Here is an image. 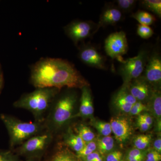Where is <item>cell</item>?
<instances>
[{
  "label": "cell",
  "mask_w": 161,
  "mask_h": 161,
  "mask_svg": "<svg viewBox=\"0 0 161 161\" xmlns=\"http://www.w3.org/2000/svg\"><path fill=\"white\" fill-rule=\"evenodd\" d=\"M98 30L97 24L88 21H75L65 29L66 34L76 44L91 36Z\"/></svg>",
  "instance_id": "52a82bcc"
},
{
  "label": "cell",
  "mask_w": 161,
  "mask_h": 161,
  "mask_svg": "<svg viewBox=\"0 0 161 161\" xmlns=\"http://www.w3.org/2000/svg\"><path fill=\"white\" fill-rule=\"evenodd\" d=\"M137 101L129 92L126 86L123 85L113 98V103L117 109L129 113L133 105Z\"/></svg>",
  "instance_id": "4fadbf2b"
},
{
  "label": "cell",
  "mask_w": 161,
  "mask_h": 161,
  "mask_svg": "<svg viewBox=\"0 0 161 161\" xmlns=\"http://www.w3.org/2000/svg\"><path fill=\"white\" fill-rule=\"evenodd\" d=\"M31 80L37 88L64 87L82 88L88 86V82L67 60L55 58L42 59L32 69Z\"/></svg>",
  "instance_id": "6da1fadb"
},
{
  "label": "cell",
  "mask_w": 161,
  "mask_h": 161,
  "mask_svg": "<svg viewBox=\"0 0 161 161\" xmlns=\"http://www.w3.org/2000/svg\"><path fill=\"white\" fill-rule=\"evenodd\" d=\"M149 102V109L152 110L153 114L157 119L158 123H161V95L159 90H154Z\"/></svg>",
  "instance_id": "2e32d148"
},
{
  "label": "cell",
  "mask_w": 161,
  "mask_h": 161,
  "mask_svg": "<svg viewBox=\"0 0 161 161\" xmlns=\"http://www.w3.org/2000/svg\"><path fill=\"white\" fill-rule=\"evenodd\" d=\"M97 149V144L95 141H91L89 142L86 143L84 147L80 152L77 153V156L81 158L89 155L92 153L95 152Z\"/></svg>",
  "instance_id": "cb8c5ba5"
},
{
  "label": "cell",
  "mask_w": 161,
  "mask_h": 161,
  "mask_svg": "<svg viewBox=\"0 0 161 161\" xmlns=\"http://www.w3.org/2000/svg\"><path fill=\"white\" fill-rule=\"evenodd\" d=\"M148 109V107L143 103L139 101H136V103L132 106L130 110V114L131 115H138L141 112Z\"/></svg>",
  "instance_id": "83f0119b"
},
{
  "label": "cell",
  "mask_w": 161,
  "mask_h": 161,
  "mask_svg": "<svg viewBox=\"0 0 161 161\" xmlns=\"http://www.w3.org/2000/svg\"><path fill=\"white\" fill-rule=\"evenodd\" d=\"M141 3L144 8L152 12L159 18L161 17L160 0H144Z\"/></svg>",
  "instance_id": "44dd1931"
},
{
  "label": "cell",
  "mask_w": 161,
  "mask_h": 161,
  "mask_svg": "<svg viewBox=\"0 0 161 161\" xmlns=\"http://www.w3.org/2000/svg\"><path fill=\"white\" fill-rule=\"evenodd\" d=\"M80 159L83 161H103L101 155L96 151Z\"/></svg>",
  "instance_id": "1f68e13d"
},
{
  "label": "cell",
  "mask_w": 161,
  "mask_h": 161,
  "mask_svg": "<svg viewBox=\"0 0 161 161\" xmlns=\"http://www.w3.org/2000/svg\"><path fill=\"white\" fill-rule=\"evenodd\" d=\"M58 91L55 88H38L15 102L14 106L29 110L36 118H39L46 112Z\"/></svg>",
  "instance_id": "7a4b0ae2"
},
{
  "label": "cell",
  "mask_w": 161,
  "mask_h": 161,
  "mask_svg": "<svg viewBox=\"0 0 161 161\" xmlns=\"http://www.w3.org/2000/svg\"><path fill=\"white\" fill-rule=\"evenodd\" d=\"M123 154L119 151H115L108 153L106 161H120L122 158Z\"/></svg>",
  "instance_id": "4dcf8cb0"
},
{
  "label": "cell",
  "mask_w": 161,
  "mask_h": 161,
  "mask_svg": "<svg viewBox=\"0 0 161 161\" xmlns=\"http://www.w3.org/2000/svg\"><path fill=\"white\" fill-rule=\"evenodd\" d=\"M151 136L150 135H140L137 136L134 140V146L135 148L138 150H145L151 142Z\"/></svg>",
  "instance_id": "603a6c76"
},
{
  "label": "cell",
  "mask_w": 161,
  "mask_h": 161,
  "mask_svg": "<svg viewBox=\"0 0 161 161\" xmlns=\"http://www.w3.org/2000/svg\"><path fill=\"white\" fill-rule=\"evenodd\" d=\"M92 125L97 130L101 135L103 136H108L112 133V128L110 123L102 121H94Z\"/></svg>",
  "instance_id": "7402d4cb"
},
{
  "label": "cell",
  "mask_w": 161,
  "mask_h": 161,
  "mask_svg": "<svg viewBox=\"0 0 161 161\" xmlns=\"http://www.w3.org/2000/svg\"><path fill=\"white\" fill-rule=\"evenodd\" d=\"M145 153L142 151L138 150V149H132L130 150L128 153V157L131 158H134L138 159L143 160L145 157Z\"/></svg>",
  "instance_id": "f546056e"
},
{
  "label": "cell",
  "mask_w": 161,
  "mask_h": 161,
  "mask_svg": "<svg viewBox=\"0 0 161 161\" xmlns=\"http://www.w3.org/2000/svg\"><path fill=\"white\" fill-rule=\"evenodd\" d=\"M110 125L115 139L120 143L128 140L132 134V127L130 121L123 117H112Z\"/></svg>",
  "instance_id": "7c38bea8"
},
{
  "label": "cell",
  "mask_w": 161,
  "mask_h": 161,
  "mask_svg": "<svg viewBox=\"0 0 161 161\" xmlns=\"http://www.w3.org/2000/svg\"><path fill=\"white\" fill-rule=\"evenodd\" d=\"M79 58L83 63L90 67L106 69L105 58L94 47L86 46L80 50Z\"/></svg>",
  "instance_id": "8fae6325"
},
{
  "label": "cell",
  "mask_w": 161,
  "mask_h": 161,
  "mask_svg": "<svg viewBox=\"0 0 161 161\" xmlns=\"http://www.w3.org/2000/svg\"><path fill=\"white\" fill-rule=\"evenodd\" d=\"M76 132L85 143L94 141L95 138L94 132L90 128L85 125H79L76 128Z\"/></svg>",
  "instance_id": "ffe728a7"
},
{
  "label": "cell",
  "mask_w": 161,
  "mask_h": 161,
  "mask_svg": "<svg viewBox=\"0 0 161 161\" xmlns=\"http://www.w3.org/2000/svg\"><path fill=\"white\" fill-rule=\"evenodd\" d=\"M127 159L128 161H142V160L138 159H136L134 158H131L127 157Z\"/></svg>",
  "instance_id": "74e56055"
},
{
  "label": "cell",
  "mask_w": 161,
  "mask_h": 161,
  "mask_svg": "<svg viewBox=\"0 0 161 161\" xmlns=\"http://www.w3.org/2000/svg\"><path fill=\"white\" fill-rule=\"evenodd\" d=\"M143 77L151 86L160 85L161 81V58L158 53H154L149 56Z\"/></svg>",
  "instance_id": "ba28073f"
},
{
  "label": "cell",
  "mask_w": 161,
  "mask_h": 161,
  "mask_svg": "<svg viewBox=\"0 0 161 161\" xmlns=\"http://www.w3.org/2000/svg\"><path fill=\"white\" fill-rule=\"evenodd\" d=\"M104 48L109 57L121 62L123 60L122 57L127 53L129 48L125 33L120 31L111 34L106 39Z\"/></svg>",
  "instance_id": "8992f818"
},
{
  "label": "cell",
  "mask_w": 161,
  "mask_h": 161,
  "mask_svg": "<svg viewBox=\"0 0 161 161\" xmlns=\"http://www.w3.org/2000/svg\"><path fill=\"white\" fill-rule=\"evenodd\" d=\"M132 18L140 23L141 25L150 26L155 23L156 18L153 15L148 12L140 10L132 15Z\"/></svg>",
  "instance_id": "d6986e66"
},
{
  "label": "cell",
  "mask_w": 161,
  "mask_h": 161,
  "mask_svg": "<svg viewBox=\"0 0 161 161\" xmlns=\"http://www.w3.org/2000/svg\"><path fill=\"white\" fill-rule=\"evenodd\" d=\"M149 56L148 52L142 50L133 58L123 60L119 71L124 81V85L140 77L143 73Z\"/></svg>",
  "instance_id": "277c9868"
},
{
  "label": "cell",
  "mask_w": 161,
  "mask_h": 161,
  "mask_svg": "<svg viewBox=\"0 0 161 161\" xmlns=\"http://www.w3.org/2000/svg\"><path fill=\"white\" fill-rule=\"evenodd\" d=\"M50 161H78L70 153L66 151L58 152L52 158Z\"/></svg>",
  "instance_id": "484cf974"
},
{
  "label": "cell",
  "mask_w": 161,
  "mask_h": 161,
  "mask_svg": "<svg viewBox=\"0 0 161 161\" xmlns=\"http://www.w3.org/2000/svg\"><path fill=\"white\" fill-rule=\"evenodd\" d=\"M69 131L65 138V142L72 150L78 153L82 150L86 143L77 134H75L71 131Z\"/></svg>",
  "instance_id": "e0dca14e"
},
{
  "label": "cell",
  "mask_w": 161,
  "mask_h": 161,
  "mask_svg": "<svg viewBox=\"0 0 161 161\" xmlns=\"http://www.w3.org/2000/svg\"><path fill=\"white\" fill-rule=\"evenodd\" d=\"M3 84V78L2 77V75L0 74V91H1V88H2V86Z\"/></svg>",
  "instance_id": "f35d334b"
},
{
  "label": "cell",
  "mask_w": 161,
  "mask_h": 161,
  "mask_svg": "<svg viewBox=\"0 0 161 161\" xmlns=\"http://www.w3.org/2000/svg\"><path fill=\"white\" fill-rule=\"evenodd\" d=\"M96 144L98 152L101 155L108 154L114 148V139L110 136H103L97 141Z\"/></svg>",
  "instance_id": "ac0fdd59"
},
{
  "label": "cell",
  "mask_w": 161,
  "mask_h": 161,
  "mask_svg": "<svg viewBox=\"0 0 161 161\" xmlns=\"http://www.w3.org/2000/svg\"><path fill=\"white\" fill-rule=\"evenodd\" d=\"M76 100V96L73 94L65 95L59 99L52 117V122L55 127L60 128L72 118Z\"/></svg>",
  "instance_id": "5b68a950"
},
{
  "label": "cell",
  "mask_w": 161,
  "mask_h": 161,
  "mask_svg": "<svg viewBox=\"0 0 161 161\" xmlns=\"http://www.w3.org/2000/svg\"><path fill=\"white\" fill-rule=\"evenodd\" d=\"M154 150L160 153L161 152V139L160 137L156 140L153 143Z\"/></svg>",
  "instance_id": "d590c367"
},
{
  "label": "cell",
  "mask_w": 161,
  "mask_h": 161,
  "mask_svg": "<svg viewBox=\"0 0 161 161\" xmlns=\"http://www.w3.org/2000/svg\"><path fill=\"white\" fill-rule=\"evenodd\" d=\"M161 159V153L155 150L148 153L146 156V161H160Z\"/></svg>",
  "instance_id": "d6a6232c"
},
{
  "label": "cell",
  "mask_w": 161,
  "mask_h": 161,
  "mask_svg": "<svg viewBox=\"0 0 161 161\" xmlns=\"http://www.w3.org/2000/svg\"><path fill=\"white\" fill-rule=\"evenodd\" d=\"M137 34L141 38L148 39L153 34V30L150 26L139 24L137 29Z\"/></svg>",
  "instance_id": "4316f807"
},
{
  "label": "cell",
  "mask_w": 161,
  "mask_h": 161,
  "mask_svg": "<svg viewBox=\"0 0 161 161\" xmlns=\"http://www.w3.org/2000/svg\"><path fill=\"white\" fill-rule=\"evenodd\" d=\"M0 161H20L17 156L10 151L0 153Z\"/></svg>",
  "instance_id": "f1b7e54d"
},
{
  "label": "cell",
  "mask_w": 161,
  "mask_h": 161,
  "mask_svg": "<svg viewBox=\"0 0 161 161\" xmlns=\"http://www.w3.org/2000/svg\"><path fill=\"white\" fill-rule=\"evenodd\" d=\"M122 18V12L115 6H107L101 14L98 26V30L102 26L114 25Z\"/></svg>",
  "instance_id": "5bb4252c"
},
{
  "label": "cell",
  "mask_w": 161,
  "mask_h": 161,
  "mask_svg": "<svg viewBox=\"0 0 161 161\" xmlns=\"http://www.w3.org/2000/svg\"><path fill=\"white\" fill-rule=\"evenodd\" d=\"M138 118H140L143 121H144L145 123H146L147 125L151 127L153 123V119L152 116L150 114L148 113H145V114H142L139 115Z\"/></svg>",
  "instance_id": "836d02e7"
},
{
  "label": "cell",
  "mask_w": 161,
  "mask_h": 161,
  "mask_svg": "<svg viewBox=\"0 0 161 161\" xmlns=\"http://www.w3.org/2000/svg\"><path fill=\"white\" fill-rule=\"evenodd\" d=\"M37 157L29 158L27 160L25 161H37Z\"/></svg>",
  "instance_id": "8d00e7d4"
},
{
  "label": "cell",
  "mask_w": 161,
  "mask_h": 161,
  "mask_svg": "<svg viewBox=\"0 0 161 161\" xmlns=\"http://www.w3.org/2000/svg\"><path fill=\"white\" fill-rule=\"evenodd\" d=\"M49 140V136L47 134L33 136L23 143L19 149V153L22 155H31V158L37 157L36 154L44 150Z\"/></svg>",
  "instance_id": "30bf717a"
},
{
  "label": "cell",
  "mask_w": 161,
  "mask_h": 161,
  "mask_svg": "<svg viewBox=\"0 0 161 161\" xmlns=\"http://www.w3.org/2000/svg\"><path fill=\"white\" fill-rule=\"evenodd\" d=\"M126 86L131 95L137 101L149 100L154 89L143 76L130 81Z\"/></svg>",
  "instance_id": "9c48e42d"
},
{
  "label": "cell",
  "mask_w": 161,
  "mask_h": 161,
  "mask_svg": "<svg viewBox=\"0 0 161 161\" xmlns=\"http://www.w3.org/2000/svg\"><path fill=\"white\" fill-rule=\"evenodd\" d=\"M80 104L79 112L72 118L77 117H88L93 115L94 112V106L91 90L88 86L81 88Z\"/></svg>",
  "instance_id": "9a60e30c"
},
{
  "label": "cell",
  "mask_w": 161,
  "mask_h": 161,
  "mask_svg": "<svg viewBox=\"0 0 161 161\" xmlns=\"http://www.w3.org/2000/svg\"><path fill=\"white\" fill-rule=\"evenodd\" d=\"M117 8L121 11L128 12L131 11L134 8L136 3L135 0H118L116 1Z\"/></svg>",
  "instance_id": "d4e9b609"
},
{
  "label": "cell",
  "mask_w": 161,
  "mask_h": 161,
  "mask_svg": "<svg viewBox=\"0 0 161 161\" xmlns=\"http://www.w3.org/2000/svg\"><path fill=\"white\" fill-rule=\"evenodd\" d=\"M1 118L8 130L12 147L34 136L41 129L40 124L36 123L25 122L5 115H1Z\"/></svg>",
  "instance_id": "3957f363"
},
{
  "label": "cell",
  "mask_w": 161,
  "mask_h": 161,
  "mask_svg": "<svg viewBox=\"0 0 161 161\" xmlns=\"http://www.w3.org/2000/svg\"><path fill=\"white\" fill-rule=\"evenodd\" d=\"M137 125H138L139 129L143 132H146L147 130H150V128H151V126L147 125L144 121L141 119L140 118H138V117L137 120Z\"/></svg>",
  "instance_id": "e575fe53"
}]
</instances>
